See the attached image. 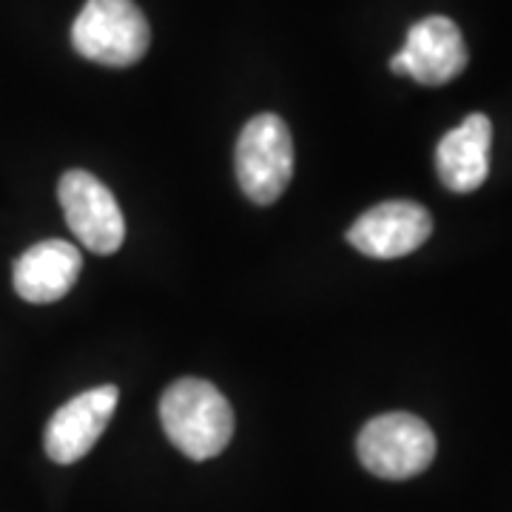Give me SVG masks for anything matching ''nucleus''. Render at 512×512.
I'll use <instances>...</instances> for the list:
<instances>
[{
  "mask_svg": "<svg viewBox=\"0 0 512 512\" xmlns=\"http://www.w3.org/2000/svg\"><path fill=\"white\" fill-rule=\"evenodd\" d=\"M168 441L191 461L220 456L234 439V410L211 382L177 379L160 399Z\"/></svg>",
  "mask_w": 512,
  "mask_h": 512,
  "instance_id": "1",
  "label": "nucleus"
},
{
  "mask_svg": "<svg viewBox=\"0 0 512 512\" xmlns=\"http://www.w3.org/2000/svg\"><path fill=\"white\" fill-rule=\"evenodd\" d=\"M72 46L92 63L126 69L146 57L151 29L134 0H86L72 26Z\"/></svg>",
  "mask_w": 512,
  "mask_h": 512,
  "instance_id": "2",
  "label": "nucleus"
},
{
  "mask_svg": "<svg viewBox=\"0 0 512 512\" xmlns=\"http://www.w3.org/2000/svg\"><path fill=\"white\" fill-rule=\"evenodd\" d=\"M356 453L367 473L387 481H404L424 473L436 458V436L413 413H384L359 433Z\"/></svg>",
  "mask_w": 512,
  "mask_h": 512,
  "instance_id": "3",
  "label": "nucleus"
},
{
  "mask_svg": "<svg viewBox=\"0 0 512 512\" xmlns=\"http://www.w3.org/2000/svg\"><path fill=\"white\" fill-rule=\"evenodd\" d=\"M293 177L291 128L276 114L251 117L237 143V180L256 205L276 202Z\"/></svg>",
  "mask_w": 512,
  "mask_h": 512,
  "instance_id": "4",
  "label": "nucleus"
},
{
  "mask_svg": "<svg viewBox=\"0 0 512 512\" xmlns=\"http://www.w3.org/2000/svg\"><path fill=\"white\" fill-rule=\"evenodd\" d=\"M57 197L66 225L83 248L94 254H114L126 239L123 211L109 191V185L89 171H66L57 185Z\"/></svg>",
  "mask_w": 512,
  "mask_h": 512,
  "instance_id": "5",
  "label": "nucleus"
},
{
  "mask_svg": "<svg viewBox=\"0 0 512 512\" xmlns=\"http://www.w3.org/2000/svg\"><path fill=\"white\" fill-rule=\"evenodd\" d=\"M396 74H407L421 86H444L467 69V46L461 29L444 15H430L410 26L404 49L390 60Z\"/></svg>",
  "mask_w": 512,
  "mask_h": 512,
  "instance_id": "6",
  "label": "nucleus"
},
{
  "mask_svg": "<svg viewBox=\"0 0 512 512\" xmlns=\"http://www.w3.org/2000/svg\"><path fill=\"white\" fill-rule=\"evenodd\" d=\"M433 234V217L419 202L390 200L373 205L350 225L348 242L373 259H399L413 254Z\"/></svg>",
  "mask_w": 512,
  "mask_h": 512,
  "instance_id": "7",
  "label": "nucleus"
},
{
  "mask_svg": "<svg viewBox=\"0 0 512 512\" xmlns=\"http://www.w3.org/2000/svg\"><path fill=\"white\" fill-rule=\"evenodd\" d=\"M117 387L103 384L74 396L66 402L46 424V456L55 464H74L100 441L103 430L109 427L111 416L117 410Z\"/></svg>",
  "mask_w": 512,
  "mask_h": 512,
  "instance_id": "8",
  "label": "nucleus"
},
{
  "mask_svg": "<svg viewBox=\"0 0 512 512\" xmlns=\"http://www.w3.org/2000/svg\"><path fill=\"white\" fill-rule=\"evenodd\" d=\"M83 268V254L66 239H43L15 259L12 282L20 299L52 305L72 291Z\"/></svg>",
  "mask_w": 512,
  "mask_h": 512,
  "instance_id": "9",
  "label": "nucleus"
},
{
  "mask_svg": "<svg viewBox=\"0 0 512 512\" xmlns=\"http://www.w3.org/2000/svg\"><path fill=\"white\" fill-rule=\"evenodd\" d=\"M493 123L487 114H470L461 126L447 131L436 148V168L441 183L456 194H470L484 185L490 174Z\"/></svg>",
  "mask_w": 512,
  "mask_h": 512,
  "instance_id": "10",
  "label": "nucleus"
}]
</instances>
